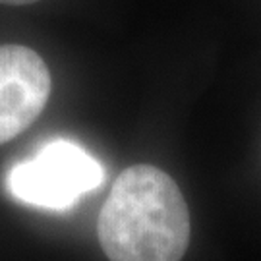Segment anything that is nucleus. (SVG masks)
<instances>
[{"label":"nucleus","instance_id":"4","mask_svg":"<svg viewBox=\"0 0 261 261\" xmlns=\"http://www.w3.org/2000/svg\"><path fill=\"white\" fill-rule=\"evenodd\" d=\"M39 0H0V4H10V6H23V4H33Z\"/></svg>","mask_w":261,"mask_h":261},{"label":"nucleus","instance_id":"2","mask_svg":"<svg viewBox=\"0 0 261 261\" xmlns=\"http://www.w3.org/2000/svg\"><path fill=\"white\" fill-rule=\"evenodd\" d=\"M8 192L19 203L50 211H68L84 194L105 182L97 159L70 140H50L28 161L10 168Z\"/></svg>","mask_w":261,"mask_h":261},{"label":"nucleus","instance_id":"3","mask_svg":"<svg viewBox=\"0 0 261 261\" xmlns=\"http://www.w3.org/2000/svg\"><path fill=\"white\" fill-rule=\"evenodd\" d=\"M50 95V72L23 45L0 47V145L18 138L39 118Z\"/></svg>","mask_w":261,"mask_h":261},{"label":"nucleus","instance_id":"1","mask_svg":"<svg viewBox=\"0 0 261 261\" xmlns=\"http://www.w3.org/2000/svg\"><path fill=\"white\" fill-rule=\"evenodd\" d=\"M97 234L111 261H180L190 244V211L172 176L134 165L112 184Z\"/></svg>","mask_w":261,"mask_h":261}]
</instances>
